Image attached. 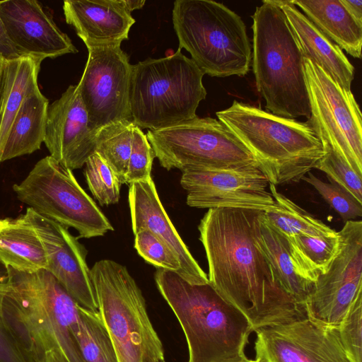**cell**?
Returning a JSON list of instances; mask_svg holds the SVG:
<instances>
[{"mask_svg": "<svg viewBox=\"0 0 362 362\" xmlns=\"http://www.w3.org/2000/svg\"><path fill=\"white\" fill-rule=\"evenodd\" d=\"M7 268L16 309L38 362L49 351L66 362H84L74 335L81 321L79 305L47 270L30 273Z\"/></svg>", "mask_w": 362, "mask_h": 362, "instance_id": "cell-8", "label": "cell"}, {"mask_svg": "<svg viewBox=\"0 0 362 362\" xmlns=\"http://www.w3.org/2000/svg\"><path fill=\"white\" fill-rule=\"evenodd\" d=\"M5 60H4L0 56V66L2 64V63L4 62Z\"/></svg>", "mask_w": 362, "mask_h": 362, "instance_id": "cell-45", "label": "cell"}, {"mask_svg": "<svg viewBox=\"0 0 362 362\" xmlns=\"http://www.w3.org/2000/svg\"><path fill=\"white\" fill-rule=\"evenodd\" d=\"M286 238L298 273L312 284L327 270L339 245L338 233L334 235H298Z\"/></svg>", "mask_w": 362, "mask_h": 362, "instance_id": "cell-29", "label": "cell"}, {"mask_svg": "<svg viewBox=\"0 0 362 362\" xmlns=\"http://www.w3.org/2000/svg\"><path fill=\"white\" fill-rule=\"evenodd\" d=\"M146 136L155 157L168 170L257 165L235 134L212 117L196 116L169 127L148 130Z\"/></svg>", "mask_w": 362, "mask_h": 362, "instance_id": "cell-10", "label": "cell"}, {"mask_svg": "<svg viewBox=\"0 0 362 362\" xmlns=\"http://www.w3.org/2000/svg\"><path fill=\"white\" fill-rule=\"evenodd\" d=\"M0 262L23 272L47 269L44 247L25 213L0 219Z\"/></svg>", "mask_w": 362, "mask_h": 362, "instance_id": "cell-23", "label": "cell"}, {"mask_svg": "<svg viewBox=\"0 0 362 362\" xmlns=\"http://www.w3.org/2000/svg\"><path fill=\"white\" fill-rule=\"evenodd\" d=\"M40 362H66L57 352L49 351L46 352Z\"/></svg>", "mask_w": 362, "mask_h": 362, "instance_id": "cell-41", "label": "cell"}, {"mask_svg": "<svg viewBox=\"0 0 362 362\" xmlns=\"http://www.w3.org/2000/svg\"><path fill=\"white\" fill-rule=\"evenodd\" d=\"M129 204L134 234L143 229L150 230L177 258L181 277L192 284L209 283L206 273L192 255L164 209L152 179L129 185Z\"/></svg>", "mask_w": 362, "mask_h": 362, "instance_id": "cell-19", "label": "cell"}, {"mask_svg": "<svg viewBox=\"0 0 362 362\" xmlns=\"http://www.w3.org/2000/svg\"><path fill=\"white\" fill-rule=\"evenodd\" d=\"M255 360H252V362H274L267 354L263 348L255 341Z\"/></svg>", "mask_w": 362, "mask_h": 362, "instance_id": "cell-40", "label": "cell"}, {"mask_svg": "<svg viewBox=\"0 0 362 362\" xmlns=\"http://www.w3.org/2000/svg\"><path fill=\"white\" fill-rule=\"evenodd\" d=\"M261 211L210 209L198 226L209 284L245 315L254 332L306 316L304 308L274 280L255 244V225Z\"/></svg>", "mask_w": 362, "mask_h": 362, "instance_id": "cell-1", "label": "cell"}, {"mask_svg": "<svg viewBox=\"0 0 362 362\" xmlns=\"http://www.w3.org/2000/svg\"><path fill=\"white\" fill-rule=\"evenodd\" d=\"M79 313L80 325L74 335L84 362H119L98 310L79 305Z\"/></svg>", "mask_w": 362, "mask_h": 362, "instance_id": "cell-31", "label": "cell"}, {"mask_svg": "<svg viewBox=\"0 0 362 362\" xmlns=\"http://www.w3.org/2000/svg\"><path fill=\"white\" fill-rule=\"evenodd\" d=\"M0 362H37L33 341L18 317L8 268L0 262Z\"/></svg>", "mask_w": 362, "mask_h": 362, "instance_id": "cell-26", "label": "cell"}, {"mask_svg": "<svg viewBox=\"0 0 362 362\" xmlns=\"http://www.w3.org/2000/svg\"><path fill=\"white\" fill-rule=\"evenodd\" d=\"M98 131L90 124L77 86H69L49 105L44 143L50 156L73 170L81 168L95 153Z\"/></svg>", "mask_w": 362, "mask_h": 362, "instance_id": "cell-17", "label": "cell"}, {"mask_svg": "<svg viewBox=\"0 0 362 362\" xmlns=\"http://www.w3.org/2000/svg\"><path fill=\"white\" fill-rule=\"evenodd\" d=\"M18 199L40 215L78 233V238L103 236L114 228L72 170L50 156L36 163L25 179L13 186Z\"/></svg>", "mask_w": 362, "mask_h": 362, "instance_id": "cell-9", "label": "cell"}, {"mask_svg": "<svg viewBox=\"0 0 362 362\" xmlns=\"http://www.w3.org/2000/svg\"><path fill=\"white\" fill-rule=\"evenodd\" d=\"M172 20L179 41L191 59L212 77L245 76L252 47L241 17L212 0H176Z\"/></svg>", "mask_w": 362, "mask_h": 362, "instance_id": "cell-5", "label": "cell"}, {"mask_svg": "<svg viewBox=\"0 0 362 362\" xmlns=\"http://www.w3.org/2000/svg\"><path fill=\"white\" fill-rule=\"evenodd\" d=\"M44 247L47 269L81 307L98 311V305L86 263L87 250L69 228L28 207L25 212Z\"/></svg>", "mask_w": 362, "mask_h": 362, "instance_id": "cell-15", "label": "cell"}, {"mask_svg": "<svg viewBox=\"0 0 362 362\" xmlns=\"http://www.w3.org/2000/svg\"><path fill=\"white\" fill-rule=\"evenodd\" d=\"M159 362H165V359H164V360H162V361H159Z\"/></svg>", "mask_w": 362, "mask_h": 362, "instance_id": "cell-46", "label": "cell"}, {"mask_svg": "<svg viewBox=\"0 0 362 362\" xmlns=\"http://www.w3.org/2000/svg\"><path fill=\"white\" fill-rule=\"evenodd\" d=\"M49 100L37 90L23 100L8 133L0 163L30 154L44 142Z\"/></svg>", "mask_w": 362, "mask_h": 362, "instance_id": "cell-25", "label": "cell"}, {"mask_svg": "<svg viewBox=\"0 0 362 362\" xmlns=\"http://www.w3.org/2000/svg\"><path fill=\"white\" fill-rule=\"evenodd\" d=\"M269 188L274 200V207L263 211V216L284 237L334 235L337 233L279 192L276 186L269 183Z\"/></svg>", "mask_w": 362, "mask_h": 362, "instance_id": "cell-28", "label": "cell"}, {"mask_svg": "<svg viewBox=\"0 0 362 362\" xmlns=\"http://www.w3.org/2000/svg\"><path fill=\"white\" fill-rule=\"evenodd\" d=\"M88 59L76 85L91 128L132 121L129 89L132 64L120 46L87 48Z\"/></svg>", "mask_w": 362, "mask_h": 362, "instance_id": "cell-13", "label": "cell"}, {"mask_svg": "<svg viewBox=\"0 0 362 362\" xmlns=\"http://www.w3.org/2000/svg\"><path fill=\"white\" fill-rule=\"evenodd\" d=\"M305 16L329 39L354 58L360 59L362 25L340 0H292Z\"/></svg>", "mask_w": 362, "mask_h": 362, "instance_id": "cell-24", "label": "cell"}, {"mask_svg": "<svg viewBox=\"0 0 362 362\" xmlns=\"http://www.w3.org/2000/svg\"><path fill=\"white\" fill-rule=\"evenodd\" d=\"M180 184L191 207L263 211L274 207L269 182L257 165L187 170Z\"/></svg>", "mask_w": 362, "mask_h": 362, "instance_id": "cell-14", "label": "cell"}, {"mask_svg": "<svg viewBox=\"0 0 362 362\" xmlns=\"http://www.w3.org/2000/svg\"><path fill=\"white\" fill-rule=\"evenodd\" d=\"M240 362H252V360L249 359V358H247L246 360H244V361H240Z\"/></svg>", "mask_w": 362, "mask_h": 362, "instance_id": "cell-44", "label": "cell"}, {"mask_svg": "<svg viewBox=\"0 0 362 362\" xmlns=\"http://www.w3.org/2000/svg\"><path fill=\"white\" fill-rule=\"evenodd\" d=\"M324 155L315 168L324 172L331 183L335 184L362 203V175L349 165L335 144L321 135Z\"/></svg>", "mask_w": 362, "mask_h": 362, "instance_id": "cell-32", "label": "cell"}, {"mask_svg": "<svg viewBox=\"0 0 362 362\" xmlns=\"http://www.w3.org/2000/svg\"><path fill=\"white\" fill-rule=\"evenodd\" d=\"M0 56L5 61L16 59L21 57L14 48L0 17Z\"/></svg>", "mask_w": 362, "mask_h": 362, "instance_id": "cell-38", "label": "cell"}, {"mask_svg": "<svg viewBox=\"0 0 362 362\" xmlns=\"http://www.w3.org/2000/svg\"><path fill=\"white\" fill-rule=\"evenodd\" d=\"M204 73L181 49L132 65L129 107L132 122L141 129L169 127L197 116L206 96Z\"/></svg>", "mask_w": 362, "mask_h": 362, "instance_id": "cell-6", "label": "cell"}, {"mask_svg": "<svg viewBox=\"0 0 362 362\" xmlns=\"http://www.w3.org/2000/svg\"><path fill=\"white\" fill-rule=\"evenodd\" d=\"M0 17L7 35L21 56L43 60L78 49L36 0L0 1Z\"/></svg>", "mask_w": 362, "mask_h": 362, "instance_id": "cell-18", "label": "cell"}, {"mask_svg": "<svg viewBox=\"0 0 362 362\" xmlns=\"http://www.w3.org/2000/svg\"><path fill=\"white\" fill-rule=\"evenodd\" d=\"M155 154L146 134L140 135L128 163L124 184L151 180V168Z\"/></svg>", "mask_w": 362, "mask_h": 362, "instance_id": "cell-37", "label": "cell"}, {"mask_svg": "<svg viewBox=\"0 0 362 362\" xmlns=\"http://www.w3.org/2000/svg\"><path fill=\"white\" fill-rule=\"evenodd\" d=\"M351 16L362 25V1L340 0Z\"/></svg>", "mask_w": 362, "mask_h": 362, "instance_id": "cell-39", "label": "cell"}, {"mask_svg": "<svg viewBox=\"0 0 362 362\" xmlns=\"http://www.w3.org/2000/svg\"><path fill=\"white\" fill-rule=\"evenodd\" d=\"M142 133L130 120L107 124L97 132L95 153L110 166L122 184L134 146Z\"/></svg>", "mask_w": 362, "mask_h": 362, "instance_id": "cell-30", "label": "cell"}, {"mask_svg": "<svg viewBox=\"0 0 362 362\" xmlns=\"http://www.w3.org/2000/svg\"><path fill=\"white\" fill-rule=\"evenodd\" d=\"M337 233L338 251L313 283L304 305L308 318L334 327L362 294V221H346Z\"/></svg>", "mask_w": 362, "mask_h": 362, "instance_id": "cell-11", "label": "cell"}, {"mask_svg": "<svg viewBox=\"0 0 362 362\" xmlns=\"http://www.w3.org/2000/svg\"><path fill=\"white\" fill-rule=\"evenodd\" d=\"M122 2L129 12L139 9L144 6L146 3L144 0H122Z\"/></svg>", "mask_w": 362, "mask_h": 362, "instance_id": "cell-43", "label": "cell"}, {"mask_svg": "<svg viewBox=\"0 0 362 362\" xmlns=\"http://www.w3.org/2000/svg\"><path fill=\"white\" fill-rule=\"evenodd\" d=\"M98 312L119 362L164 360L162 342L149 318L141 289L127 269L101 259L90 269Z\"/></svg>", "mask_w": 362, "mask_h": 362, "instance_id": "cell-7", "label": "cell"}, {"mask_svg": "<svg viewBox=\"0 0 362 362\" xmlns=\"http://www.w3.org/2000/svg\"><path fill=\"white\" fill-rule=\"evenodd\" d=\"M156 286L178 320L187 362H240L254 329L238 309L209 284H192L177 272L157 268Z\"/></svg>", "mask_w": 362, "mask_h": 362, "instance_id": "cell-2", "label": "cell"}, {"mask_svg": "<svg viewBox=\"0 0 362 362\" xmlns=\"http://www.w3.org/2000/svg\"><path fill=\"white\" fill-rule=\"evenodd\" d=\"M342 346L351 362H362V294L352 303L338 327Z\"/></svg>", "mask_w": 362, "mask_h": 362, "instance_id": "cell-36", "label": "cell"}, {"mask_svg": "<svg viewBox=\"0 0 362 362\" xmlns=\"http://www.w3.org/2000/svg\"><path fill=\"white\" fill-rule=\"evenodd\" d=\"M84 167L88 188L100 204L107 206L117 203L122 182L110 166L94 153L87 159Z\"/></svg>", "mask_w": 362, "mask_h": 362, "instance_id": "cell-33", "label": "cell"}, {"mask_svg": "<svg viewBox=\"0 0 362 362\" xmlns=\"http://www.w3.org/2000/svg\"><path fill=\"white\" fill-rule=\"evenodd\" d=\"M257 342L274 362H351L338 327L307 316L255 331Z\"/></svg>", "mask_w": 362, "mask_h": 362, "instance_id": "cell-16", "label": "cell"}, {"mask_svg": "<svg viewBox=\"0 0 362 362\" xmlns=\"http://www.w3.org/2000/svg\"><path fill=\"white\" fill-rule=\"evenodd\" d=\"M255 158L270 184L298 182L324 155L320 138L308 120L280 117L234 100L216 112Z\"/></svg>", "mask_w": 362, "mask_h": 362, "instance_id": "cell-4", "label": "cell"}, {"mask_svg": "<svg viewBox=\"0 0 362 362\" xmlns=\"http://www.w3.org/2000/svg\"><path fill=\"white\" fill-rule=\"evenodd\" d=\"M252 18V66L269 112L296 119L311 116L305 57L276 0H264Z\"/></svg>", "mask_w": 362, "mask_h": 362, "instance_id": "cell-3", "label": "cell"}, {"mask_svg": "<svg viewBox=\"0 0 362 362\" xmlns=\"http://www.w3.org/2000/svg\"><path fill=\"white\" fill-rule=\"evenodd\" d=\"M63 11L87 48L120 46L135 23L122 0H66Z\"/></svg>", "mask_w": 362, "mask_h": 362, "instance_id": "cell-20", "label": "cell"}, {"mask_svg": "<svg viewBox=\"0 0 362 362\" xmlns=\"http://www.w3.org/2000/svg\"><path fill=\"white\" fill-rule=\"evenodd\" d=\"M42 62L25 56L5 61V89L0 113V156L9 129L23 100L40 90L37 77Z\"/></svg>", "mask_w": 362, "mask_h": 362, "instance_id": "cell-27", "label": "cell"}, {"mask_svg": "<svg viewBox=\"0 0 362 362\" xmlns=\"http://www.w3.org/2000/svg\"><path fill=\"white\" fill-rule=\"evenodd\" d=\"M305 59L320 67L337 84L351 91L354 67L342 49L323 34L291 1L276 0Z\"/></svg>", "mask_w": 362, "mask_h": 362, "instance_id": "cell-21", "label": "cell"}, {"mask_svg": "<svg viewBox=\"0 0 362 362\" xmlns=\"http://www.w3.org/2000/svg\"><path fill=\"white\" fill-rule=\"evenodd\" d=\"M6 81L5 61L0 66V113L3 103Z\"/></svg>", "mask_w": 362, "mask_h": 362, "instance_id": "cell-42", "label": "cell"}, {"mask_svg": "<svg viewBox=\"0 0 362 362\" xmlns=\"http://www.w3.org/2000/svg\"><path fill=\"white\" fill-rule=\"evenodd\" d=\"M134 235V247L143 259L158 268L179 274V261L163 241L147 229L141 230Z\"/></svg>", "mask_w": 362, "mask_h": 362, "instance_id": "cell-35", "label": "cell"}, {"mask_svg": "<svg viewBox=\"0 0 362 362\" xmlns=\"http://www.w3.org/2000/svg\"><path fill=\"white\" fill-rule=\"evenodd\" d=\"M302 180L312 185L344 222L362 216V203L338 185L323 182L310 171Z\"/></svg>", "mask_w": 362, "mask_h": 362, "instance_id": "cell-34", "label": "cell"}, {"mask_svg": "<svg viewBox=\"0 0 362 362\" xmlns=\"http://www.w3.org/2000/svg\"><path fill=\"white\" fill-rule=\"evenodd\" d=\"M305 74L311 107L308 122L316 134L333 142L362 175V117L353 93L308 59Z\"/></svg>", "mask_w": 362, "mask_h": 362, "instance_id": "cell-12", "label": "cell"}, {"mask_svg": "<svg viewBox=\"0 0 362 362\" xmlns=\"http://www.w3.org/2000/svg\"><path fill=\"white\" fill-rule=\"evenodd\" d=\"M254 241L268 264L274 280L305 309V303L313 284L299 275L287 239L265 219L263 211L255 222Z\"/></svg>", "mask_w": 362, "mask_h": 362, "instance_id": "cell-22", "label": "cell"}]
</instances>
